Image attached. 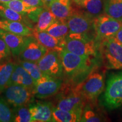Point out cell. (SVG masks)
<instances>
[{
  "mask_svg": "<svg viewBox=\"0 0 122 122\" xmlns=\"http://www.w3.org/2000/svg\"><path fill=\"white\" fill-rule=\"evenodd\" d=\"M59 55L64 77L67 80L66 83L74 86L81 83L93 71L98 68V62L96 58L82 57L65 48L59 53Z\"/></svg>",
  "mask_w": 122,
  "mask_h": 122,
  "instance_id": "cell-1",
  "label": "cell"
},
{
  "mask_svg": "<svg viewBox=\"0 0 122 122\" xmlns=\"http://www.w3.org/2000/svg\"><path fill=\"white\" fill-rule=\"evenodd\" d=\"M65 48L82 57L97 58L100 43L94 36L69 33L65 39Z\"/></svg>",
  "mask_w": 122,
  "mask_h": 122,
  "instance_id": "cell-2",
  "label": "cell"
},
{
  "mask_svg": "<svg viewBox=\"0 0 122 122\" xmlns=\"http://www.w3.org/2000/svg\"><path fill=\"white\" fill-rule=\"evenodd\" d=\"M56 98V107L66 111H83L86 103L80 91V84L74 86L64 83Z\"/></svg>",
  "mask_w": 122,
  "mask_h": 122,
  "instance_id": "cell-3",
  "label": "cell"
},
{
  "mask_svg": "<svg viewBox=\"0 0 122 122\" xmlns=\"http://www.w3.org/2000/svg\"><path fill=\"white\" fill-rule=\"evenodd\" d=\"M105 87V72L97 68L80 84V91L86 102H94Z\"/></svg>",
  "mask_w": 122,
  "mask_h": 122,
  "instance_id": "cell-4",
  "label": "cell"
},
{
  "mask_svg": "<svg viewBox=\"0 0 122 122\" xmlns=\"http://www.w3.org/2000/svg\"><path fill=\"white\" fill-rule=\"evenodd\" d=\"M100 50L107 68L122 70V45L113 37L100 42Z\"/></svg>",
  "mask_w": 122,
  "mask_h": 122,
  "instance_id": "cell-5",
  "label": "cell"
},
{
  "mask_svg": "<svg viewBox=\"0 0 122 122\" xmlns=\"http://www.w3.org/2000/svg\"><path fill=\"white\" fill-rule=\"evenodd\" d=\"M103 102L110 110L122 106V72L112 74L107 81Z\"/></svg>",
  "mask_w": 122,
  "mask_h": 122,
  "instance_id": "cell-6",
  "label": "cell"
},
{
  "mask_svg": "<svg viewBox=\"0 0 122 122\" xmlns=\"http://www.w3.org/2000/svg\"><path fill=\"white\" fill-rule=\"evenodd\" d=\"M94 31L99 43L104 40L112 38L122 28V22L106 14H102L94 19Z\"/></svg>",
  "mask_w": 122,
  "mask_h": 122,
  "instance_id": "cell-7",
  "label": "cell"
},
{
  "mask_svg": "<svg viewBox=\"0 0 122 122\" xmlns=\"http://www.w3.org/2000/svg\"><path fill=\"white\" fill-rule=\"evenodd\" d=\"M94 18L92 17L86 12L74 10L72 15L67 20V23L70 29V33L88 35L95 36L92 34L94 31Z\"/></svg>",
  "mask_w": 122,
  "mask_h": 122,
  "instance_id": "cell-8",
  "label": "cell"
},
{
  "mask_svg": "<svg viewBox=\"0 0 122 122\" xmlns=\"http://www.w3.org/2000/svg\"><path fill=\"white\" fill-rule=\"evenodd\" d=\"M4 93V98L13 108L27 106L32 103L35 98L31 90L20 85H10Z\"/></svg>",
  "mask_w": 122,
  "mask_h": 122,
  "instance_id": "cell-9",
  "label": "cell"
},
{
  "mask_svg": "<svg viewBox=\"0 0 122 122\" xmlns=\"http://www.w3.org/2000/svg\"><path fill=\"white\" fill-rule=\"evenodd\" d=\"M63 83V79L43 74L35 82L33 93L35 98H47L57 94Z\"/></svg>",
  "mask_w": 122,
  "mask_h": 122,
  "instance_id": "cell-10",
  "label": "cell"
},
{
  "mask_svg": "<svg viewBox=\"0 0 122 122\" xmlns=\"http://www.w3.org/2000/svg\"><path fill=\"white\" fill-rule=\"evenodd\" d=\"M37 63L44 75L63 78V66L59 53L58 51L48 50Z\"/></svg>",
  "mask_w": 122,
  "mask_h": 122,
  "instance_id": "cell-11",
  "label": "cell"
},
{
  "mask_svg": "<svg viewBox=\"0 0 122 122\" xmlns=\"http://www.w3.org/2000/svg\"><path fill=\"white\" fill-rule=\"evenodd\" d=\"M48 51V50L40 43L34 36H30L18 56V60L37 63Z\"/></svg>",
  "mask_w": 122,
  "mask_h": 122,
  "instance_id": "cell-12",
  "label": "cell"
},
{
  "mask_svg": "<svg viewBox=\"0 0 122 122\" xmlns=\"http://www.w3.org/2000/svg\"><path fill=\"white\" fill-rule=\"evenodd\" d=\"M53 107L49 102H32L28 105L32 122H53Z\"/></svg>",
  "mask_w": 122,
  "mask_h": 122,
  "instance_id": "cell-13",
  "label": "cell"
},
{
  "mask_svg": "<svg viewBox=\"0 0 122 122\" xmlns=\"http://www.w3.org/2000/svg\"><path fill=\"white\" fill-rule=\"evenodd\" d=\"M30 36H20L5 30H0V37L6 42L14 57H18Z\"/></svg>",
  "mask_w": 122,
  "mask_h": 122,
  "instance_id": "cell-14",
  "label": "cell"
},
{
  "mask_svg": "<svg viewBox=\"0 0 122 122\" xmlns=\"http://www.w3.org/2000/svg\"><path fill=\"white\" fill-rule=\"evenodd\" d=\"M11 85H20L33 91L35 81L30 74L18 62L15 63L14 68L10 78L9 86Z\"/></svg>",
  "mask_w": 122,
  "mask_h": 122,
  "instance_id": "cell-15",
  "label": "cell"
},
{
  "mask_svg": "<svg viewBox=\"0 0 122 122\" xmlns=\"http://www.w3.org/2000/svg\"><path fill=\"white\" fill-rule=\"evenodd\" d=\"M33 36L48 50L60 53L65 48V40L58 39L46 31L38 32L33 30Z\"/></svg>",
  "mask_w": 122,
  "mask_h": 122,
  "instance_id": "cell-16",
  "label": "cell"
},
{
  "mask_svg": "<svg viewBox=\"0 0 122 122\" xmlns=\"http://www.w3.org/2000/svg\"><path fill=\"white\" fill-rule=\"evenodd\" d=\"M48 9L58 20L66 22L75 9L71 6V0H54Z\"/></svg>",
  "mask_w": 122,
  "mask_h": 122,
  "instance_id": "cell-17",
  "label": "cell"
},
{
  "mask_svg": "<svg viewBox=\"0 0 122 122\" xmlns=\"http://www.w3.org/2000/svg\"><path fill=\"white\" fill-rule=\"evenodd\" d=\"M1 30L23 36H33V29L22 22L2 19Z\"/></svg>",
  "mask_w": 122,
  "mask_h": 122,
  "instance_id": "cell-18",
  "label": "cell"
},
{
  "mask_svg": "<svg viewBox=\"0 0 122 122\" xmlns=\"http://www.w3.org/2000/svg\"><path fill=\"white\" fill-rule=\"evenodd\" d=\"M0 17L5 20L22 22L30 28L34 29L32 21L28 16L18 13L4 4H0Z\"/></svg>",
  "mask_w": 122,
  "mask_h": 122,
  "instance_id": "cell-19",
  "label": "cell"
},
{
  "mask_svg": "<svg viewBox=\"0 0 122 122\" xmlns=\"http://www.w3.org/2000/svg\"><path fill=\"white\" fill-rule=\"evenodd\" d=\"M83 111H66L56 107H53V122H80Z\"/></svg>",
  "mask_w": 122,
  "mask_h": 122,
  "instance_id": "cell-20",
  "label": "cell"
},
{
  "mask_svg": "<svg viewBox=\"0 0 122 122\" xmlns=\"http://www.w3.org/2000/svg\"><path fill=\"white\" fill-rule=\"evenodd\" d=\"M57 20V18L49 9L45 7L40 14L37 24L33 30L38 32L46 31Z\"/></svg>",
  "mask_w": 122,
  "mask_h": 122,
  "instance_id": "cell-21",
  "label": "cell"
},
{
  "mask_svg": "<svg viewBox=\"0 0 122 122\" xmlns=\"http://www.w3.org/2000/svg\"><path fill=\"white\" fill-rule=\"evenodd\" d=\"M104 13L122 22V0H104Z\"/></svg>",
  "mask_w": 122,
  "mask_h": 122,
  "instance_id": "cell-22",
  "label": "cell"
},
{
  "mask_svg": "<svg viewBox=\"0 0 122 122\" xmlns=\"http://www.w3.org/2000/svg\"><path fill=\"white\" fill-rule=\"evenodd\" d=\"M14 65L15 63L10 61L0 65V94L9 86Z\"/></svg>",
  "mask_w": 122,
  "mask_h": 122,
  "instance_id": "cell-23",
  "label": "cell"
},
{
  "mask_svg": "<svg viewBox=\"0 0 122 122\" xmlns=\"http://www.w3.org/2000/svg\"><path fill=\"white\" fill-rule=\"evenodd\" d=\"M81 6L85 12L95 18L103 14L104 11V0H85Z\"/></svg>",
  "mask_w": 122,
  "mask_h": 122,
  "instance_id": "cell-24",
  "label": "cell"
},
{
  "mask_svg": "<svg viewBox=\"0 0 122 122\" xmlns=\"http://www.w3.org/2000/svg\"><path fill=\"white\" fill-rule=\"evenodd\" d=\"M48 33L58 39L64 40L70 33L67 22L57 20L46 30Z\"/></svg>",
  "mask_w": 122,
  "mask_h": 122,
  "instance_id": "cell-25",
  "label": "cell"
},
{
  "mask_svg": "<svg viewBox=\"0 0 122 122\" xmlns=\"http://www.w3.org/2000/svg\"><path fill=\"white\" fill-rule=\"evenodd\" d=\"M9 8L13 9L21 14L28 16L30 13L36 11L39 7H32L29 6L23 2L22 0H11L9 2L4 4Z\"/></svg>",
  "mask_w": 122,
  "mask_h": 122,
  "instance_id": "cell-26",
  "label": "cell"
},
{
  "mask_svg": "<svg viewBox=\"0 0 122 122\" xmlns=\"http://www.w3.org/2000/svg\"><path fill=\"white\" fill-rule=\"evenodd\" d=\"M85 104L83 110L81 121L83 122H97L103 121L102 115L93 108L92 105L90 102Z\"/></svg>",
  "mask_w": 122,
  "mask_h": 122,
  "instance_id": "cell-27",
  "label": "cell"
},
{
  "mask_svg": "<svg viewBox=\"0 0 122 122\" xmlns=\"http://www.w3.org/2000/svg\"><path fill=\"white\" fill-rule=\"evenodd\" d=\"M10 106L6 100L0 96V122H13V109Z\"/></svg>",
  "mask_w": 122,
  "mask_h": 122,
  "instance_id": "cell-28",
  "label": "cell"
},
{
  "mask_svg": "<svg viewBox=\"0 0 122 122\" xmlns=\"http://www.w3.org/2000/svg\"><path fill=\"white\" fill-rule=\"evenodd\" d=\"M17 62L26 70L27 72L35 81V82L40 78L43 75L36 62L20 60H18Z\"/></svg>",
  "mask_w": 122,
  "mask_h": 122,
  "instance_id": "cell-29",
  "label": "cell"
},
{
  "mask_svg": "<svg viewBox=\"0 0 122 122\" xmlns=\"http://www.w3.org/2000/svg\"><path fill=\"white\" fill-rule=\"evenodd\" d=\"M14 122H32L31 114L27 106H19L13 108Z\"/></svg>",
  "mask_w": 122,
  "mask_h": 122,
  "instance_id": "cell-30",
  "label": "cell"
},
{
  "mask_svg": "<svg viewBox=\"0 0 122 122\" xmlns=\"http://www.w3.org/2000/svg\"><path fill=\"white\" fill-rule=\"evenodd\" d=\"M12 56L13 55L7 44L0 37V65L10 61Z\"/></svg>",
  "mask_w": 122,
  "mask_h": 122,
  "instance_id": "cell-31",
  "label": "cell"
},
{
  "mask_svg": "<svg viewBox=\"0 0 122 122\" xmlns=\"http://www.w3.org/2000/svg\"><path fill=\"white\" fill-rule=\"evenodd\" d=\"M22 1L30 6L36 7H45L42 0H22Z\"/></svg>",
  "mask_w": 122,
  "mask_h": 122,
  "instance_id": "cell-32",
  "label": "cell"
},
{
  "mask_svg": "<svg viewBox=\"0 0 122 122\" xmlns=\"http://www.w3.org/2000/svg\"><path fill=\"white\" fill-rule=\"evenodd\" d=\"M113 38L122 45V28L116 33Z\"/></svg>",
  "mask_w": 122,
  "mask_h": 122,
  "instance_id": "cell-33",
  "label": "cell"
},
{
  "mask_svg": "<svg viewBox=\"0 0 122 122\" xmlns=\"http://www.w3.org/2000/svg\"><path fill=\"white\" fill-rule=\"evenodd\" d=\"M54 1V0H42L44 5H45V6L46 7H48V8Z\"/></svg>",
  "mask_w": 122,
  "mask_h": 122,
  "instance_id": "cell-34",
  "label": "cell"
},
{
  "mask_svg": "<svg viewBox=\"0 0 122 122\" xmlns=\"http://www.w3.org/2000/svg\"><path fill=\"white\" fill-rule=\"evenodd\" d=\"M77 5L79 6H81L82 4H83V2H84L85 0H72Z\"/></svg>",
  "mask_w": 122,
  "mask_h": 122,
  "instance_id": "cell-35",
  "label": "cell"
},
{
  "mask_svg": "<svg viewBox=\"0 0 122 122\" xmlns=\"http://www.w3.org/2000/svg\"><path fill=\"white\" fill-rule=\"evenodd\" d=\"M11 0H0V4H5L6 3L9 2Z\"/></svg>",
  "mask_w": 122,
  "mask_h": 122,
  "instance_id": "cell-36",
  "label": "cell"
},
{
  "mask_svg": "<svg viewBox=\"0 0 122 122\" xmlns=\"http://www.w3.org/2000/svg\"><path fill=\"white\" fill-rule=\"evenodd\" d=\"M1 22H2V19H0V30H1Z\"/></svg>",
  "mask_w": 122,
  "mask_h": 122,
  "instance_id": "cell-37",
  "label": "cell"
}]
</instances>
